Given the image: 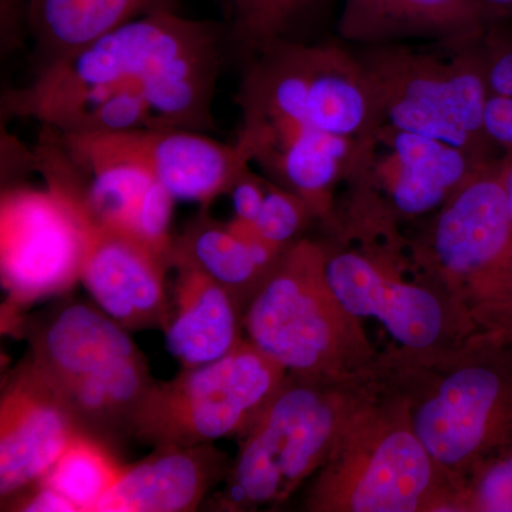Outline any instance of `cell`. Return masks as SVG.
Returning <instances> with one entry per match:
<instances>
[{
	"mask_svg": "<svg viewBox=\"0 0 512 512\" xmlns=\"http://www.w3.org/2000/svg\"><path fill=\"white\" fill-rule=\"evenodd\" d=\"M488 163L436 138L380 124L357 140L348 178L365 190H383L394 210L413 217L450 200Z\"/></svg>",
	"mask_w": 512,
	"mask_h": 512,
	"instance_id": "obj_10",
	"label": "cell"
},
{
	"mask_svg": "<svg viewBox=\"0 0 512 512\" xmlns=\"http://www.w3.org/2000/svg\"><path fill=\"white\" fill-rule=\"evenodd\" d=\"M323 278L343 311L379 319L407 348H429L439 338L443 313L437 299L417 286L389 281L363 256L323 254Z\"/></svg>",
	"mask_w": 512,
	"mask_h": 512,
	"instance_id": "obj_15",
	"label": "cell"
},
{
	"mask_svg": "<svg viewBox=\"0 0 512 512\" xmlns=\"http://www.w3.org/2000/svg\"><path fill=\"white\" fill-rule=\"evenodd\" d=\"M357 140L318 130H296L269 141L255 161L308 205L322 210L326 195L348 178Z\"/></svg>",
	"mask_w": 512,
	"mask_h": 512,
	"instance_id": "obj_20",
	"label": "cell"
},
{
	"mask_svg": "<svg viewBox=\"0 0 512 512\" xmlns=\"http://www.w3.org/2000/svg\"><path fill=\"white\" fill-rule=\"evenodd\" d=\"M231 467L215 443L160 446L134 464H126L116 484L94 512H192L224 483Z\"/></svg>",
	"mask_w": 512,
	"mask_h": 512,
	"instance_id": "obj_14",
	"label": "cell"
},
{
	"mask_svg": "<svg viewBox=\"0 0 512 512\" xmlns=\"http://www.w3.org/2000/svg\"><path fill=\"white\" fill-rule=\"evenodd\" d=\"M308 211V205L298 195L266 185L264 202L252 228L272 247L286 249L301 231Z\"/></svg>",
	"mask_w": 512,
	"mask_h": 512,
	"instance_id": "obj_25",
	"label": "cell"
},
{
	"mask_svg": "<svg viewBox=\"0 0 512 512\" xmlns=\"http://www.w3.org/2000/svg\"><path fill=\"white\" fill-rule=\"evenodd\" d=\"M336 414L326 394L308 384L282 387L245 434L208 511H245L288 497L325 456Z\"/></svg>",
	"mask_w": 512,
	"mask_h": 512,
	"instance_id": "obj_6",
	"label": "cell"
},
{
	"mask_svg": "<svg viewBox=\"0 0 512 512\" xmlns=\"http://www.w3.org/2000/svg\"><path fill=\"white\" fill-rule=\"evenodd\" d=\"M477 503L483 511L512 512V448L485 471Z\"/></svg>",
	"mask_w": 512,
	"mask_h": 512,
	"instance_id": "obj_26",
	"label": "cell"
},
{
	"mask_svg": "<svg viewBox=\"0 0 512 512\" xmlns=\"http://www.w3.org/2000/svg\"><path fill=\"white\" fill-rule=\"evenodd\" d=\"M29 359L52 384L77 430L106 443L126 440L156 380L147 357L106 312L66 302L25 326Z\"/></svg>",
	"mask_w": 512,
	"mask_h": 512,
	"instance_id": "obj_2",
	"label": "cell"
},
{
	"mask_svg": "<svg viewBox=\"0 0 512 512\" xmlns=\"http://www.w3.org/2000/svg\"><path fill=\"white\" fill-rule=\"evenodd\" d=\"M332 301L323 252L308 242L291 245L245 308L248 340L282 369L316 375L335 346Z\"/></svg>",
	"mask_w": 512,
	"mask_h": 512,
	"instance_id": "obj_7",
	"label": "cell"
},
{
	"mask_svg": "<svg viewBox=\"0 0 512 512\" xmlns=\"http://www.w3.org/2000/svg\"><path fill=\"white\" fill-rule=\"evenodd\" d=\"M76 218L83 235L80 281L94 302L128 330H163L171 309L170 262L127 232Z\"/></svg>",
	"mask_w": 512,
	"mask_h": 512,
	"instance_id": "obj_11",
	"label": "cell"
},
{
	"mask_svg": "<svg viewBox=\"0 0 512 512\" xmlns=\"http://www.w3.org/2000/svg\"><path fill=\"white\" fill-rule=\"evenodd\" d=\"M177 269L170 318L163 329L165 348L191 369L217 362L242 343L244 306L224 286L188 264Z\"/></svg>",
	"mask_w": 512,
	"mask_h": 512,
	"instance_id": "obj_17",
	"label": "cell"
},
{
	"mask_svg": "<svg viewBox=\"0 0 512 512\" xmlns=\"http://www.w3.org/2000/svg\"><path fill=\"white\" fill-rule=\"evenodd\" d=\"M77 433L59 394L25 357L0 397V505L42 481Z\"/></svg>",
	"mask_w": 512,
	"mask_h": 512,
	"instance_id": "obj_12",
	"label": "cell"
},
{
	"mask_svg": "<svg viewBox=\"0 0 512 512\" xmlns=\"http://www.w3.org/2000/svg\"><path fill=\"white\" fill-rule=\"evenodd\" d=\"M480 47L487 84L485 128L500 156L512 157V22H491Z\"/></svg>",
	"mask_w": 512,
	"mask_h": 512,
	"instance_id": "obj_24",
	"label": "cell"
},
{
	"mask_svg": "<svg viewBox=\"0 0 512 512\" xmlns=\"http://www.w3.org/2000/svg\"><path fill=\"white\" fill-rule=\"evenodd\" d=\"M480 40L353 46L380 124L436 138L483 163L503 158L485 128L487 84Z\"/></svg>",
	"mask_w": 512,
	"mask_h": 512,
	"instance_id": "obj_3",
	"label": "cell"
},
{
	"mask_svg": "<svg viewBox=\"0 0 512 512\" xmlns=\"http://www.w3.org/2000/svg\"><path fill=\"white\" fill-rule=\"evenodd\" d=\"M266 185L268 184L252 173L249 165L238 175L227 194L231 197L235 222L254 225L264 202Z\"/></svg>",
	"mask_w": 512,
	"mask_h": 512,
	"instance_id": "obj_27",
	"label": "cell"
},
{
	"mask_svg": "<svg viewBox=\"0 0 512 512\" xmlns=\"http://www.w3.org/2000/svg\"><path fill=\"white\" fill-rule=\"evenodd\" d=\"M495 274L500 276V279H498L500 285L503 286V288H507L508 292H512V247L510 252H508L507 258H505L503 265L498 268V271L495 272Z\"/></svg>",
	"mask_w": 512,
	"mask_h": 512,
	"instance_id": "obj_31",
	"label": "cell"
},
{
	"mask_svg": "<svg viewBox=\"0 0 512 512\" xmlns=\"http://www.w3.org/2000/svg\"><path fill=\"white\" fill-rule=\"evenodd\" d=\"M433 242L448 271H498L512 247L504 157L485 164L446 202Z\"/></svg>",
	"mask_w": 512,
	"mask_h": 512,
	"instance_id": "obj_13",
	"label": "cell"
},
{
	"mask_svg": "<svg viewBox=\"0 0 512 512\" xmlns=\"http://www.w3.org/2000/svg\"><path fill=\"white\" fill-rule=\"evenodd\" d=\"M180 0H28L25 25L40 66L70 55L131 20L177 12Z\"/></svg>",
	"mask_w": 512,
	"mask_h": 512,
	"instance_id": "obj_19",
	"label": "cell"
},
{
	"mask_svg": "<svg viewBox=\"0 0 512 512\" xmlns=\"http://www.w3.org/2000/svg\"><path fill=\"white\" fill-rule=\"evenodd\" d=\"M2 511L18 512H79L76 505L49 484L39 481L8 503L0 505Z\"/></svg>",
	"mask_w": 512,
	"mask_h": 512,
	"instance_id": "obj_28",
	"label": "cell"
},
{
	"mask_svg": "<svg viewBox=\"0 0 512 512\" xmlns=\"http://www.w3.org/2000/svg\"><path fill=\"white\" fill-rule=\"evenodd\" d=\"M208 210L210 207H201L174 237L173 266L178 262L194 266L247 308L285 249L269 245L252 225L215 220Z\"/></svg>",
	"mask_w": 512,
	"mask_h": 512,
	"instance_id": "obj_18",
	"label": "cell"
},
{
	"mask_svg": "<svg viewBox=\"0 0 512 512\" xmlns=\"http://www.w3.org/2000/svg\"><path fill=\"white\" fill-rule=\"evenodd\" d=\"M124 466L114 448L77 433L42 481L69 498L79 512H94L119 480Z\"/></svg>",
	"mask_w": 512,
	"mask_h": 512,
	"instance_id": "obj_23",
	"label": "cell"
},
{
	"mask_svg": "<svg viewBox=\"0 0 512 512\" xmlns=\"http://www.w3.org/2000/svg\"><path fill=\"white\" fill-rule=\"evenodd\" d=\"M227 46V25L153 13L43 64L29 86L6 94L3 107L37 119L86 90L131 84L146 94L161 127L204 133L215 128L212 101Z\"/></svg>",
	"mask_w": 512,
	"mask_h": 512,
	"instance_id": "obj_1",
	"label": "cell"
},
{
	"mask_svg": "<svg viewBox=\"0 0 512 512\" xmlns=\"http://www.w3.org/2000/svg\"><path fill=\"white\" fill-rule=\"evenodd\" d=\"M229 46L251 60L269 46L302 40L299 32L323 0H222Z\"/></svg>",
	"mask_w": 512,
	"mask_h": 512,
	"instance_id": "obj_22",
	"label": "cell"
},
{
	"mask_svg": "<svg viewBox=\"0 0 512 512\" xmlns=\"http://www.w3.org/2000/svg\"><path fill=\"white\" fill-rule=\"evenodd\" d=\"M26 3L28 0H0L2 30L6 37L10 36V32H15L20 23L25 22Z\"/></svg>",
	"mask_w": 512,
	"mask_h": 512,
	"instance_id": "obj_29",
	"label": "cell"
},
{
	"mask_svg": "<svg viewBox=\"0 0 512 512\" xmlns=\"http://www.w3.org/2000/svg\"><path fill=\"white\" fill-rule=\"evenodd\" d=\"M481 0H342L339 39L356 47L476 39L494 22Z\"/></svg>",
	"mask_w": 512,
	"mask_h": 512,
	"instance_id": "obj_16",
	"label": "cell"
},
{
	"mask_svg": "<svg viewBox=\"0 0 512 512\" xmlns=\"http://www.w3.org/2000/svg\"><path fill=\"white\" fill-rule=\"evenodd\" d=\"M430 454L409 431H396L379 444L350 494V510L409 512L431 480Z\"/></svg>",
	"mask_w": 512,
	"mask_h": 512,
	"instance_id": "obj_21",
	"label": "cell"
},
{
	"mask_svg": "<svg viewBox=\"0 0 512 512\" xmlns=\"http://www.w3.org/2000/svg\"><path fill=\"white\" fill-rule=\"evenodd\" d=\"M505 163V188H507L508 202L512 218V157H504Z\"/></svg>",
	"mask_w": 512,
	"mask_h": 512,
	"instance_id": "obj_32",
	"label": "cell"
},
{
	"mask_svg": "<svg viewBox=\"0 0 512 512\" xmlns=\"http://www.w3.org/2000/svg\"><path fill=\"white\" fill-rule=\"evenodd\" d=\"M284 372L245 340L217 362L156 380L134 419L133 439L154 448L245 436L281 389Z\"/></svg>",
	"mask_w": 512,
	"mask_h": 512,
	"instance_id": "obj_5",
	"label": "cell"
},
{
	"mask_svg": "<svg viewBox=\"0 0 512 512\" xmlns=\"http://www.w3.org/2000/svg\"><path fill=\"white\" fill-rule=\"evenodd\" d=\"M244 130L262 140L318 130L359 140L380 126L355 47L339 40H286L248 60L237 96Z\"/></svg>",
	"mask_w": 512,
	"mask_h": 512,
	"instance_id": "obj_4",
	"label": "cell"
},
{
	"mask_svg": "<svg viewBox=\"0 0 512 512\" xmlns=\"http://www.w3.org/2000/svg\"><path fill=\"white\" fill-rule=\"evenodd\" d=\"M495 20L512 22V0H481Z\"/></svg>",
	"mask_w": 512,
	"mask_h": 512,
	"instance_id": "obj_30",
	"label": "cell"
},
{
	"mask_svg": "<svg viewBox=\"0 0 512 512\" xmlns=\"http://www.w3.org/2000/svg\"><path fill=\"white\" fill-rule=\"evenodd\" d=\"M82 258V228L59 195L49 188L3 192L0 272L9 308L69 291L80 281Z\"/></svg>",
	"mask_w": 512,
	"mask_h": 512,
	"instance_id": "obj_9",
	"label": "cell"
},
{
	"mask_svg": "<svg viewBox=\"0 0 512 512\" xmlns=\"http://www.w3.org/2000/svg\"><path fill=\"white\" fill-rule=\"evenodd\" d=\"M55 133L74 160L141 165L175 201L198 202L201 207H210L220 195H227L256 156L254 144L242 134L234 144H224L201 131L174 127L107 134Z\"/></svg>",
	"mask_w": 512,
	"mask_h": 512,
	"instance_id": "obj_8",
	"label": "cell"
},
{
	"mask_svg": "<svg viewBox=\"0 0 512 512\" xmlns=\"http://www.w3.org/2000/svg\"><path fill=\"white\" fill-rule=\"evenodd\" d=\"M503 322L512 333V302H508L507 308L504 309Z\"/></svg>",
	"mask_w": 512,
	"mask_h": 512,
	"instance_id": "obj_33",
	"label": "cell"
}]
</instances>
